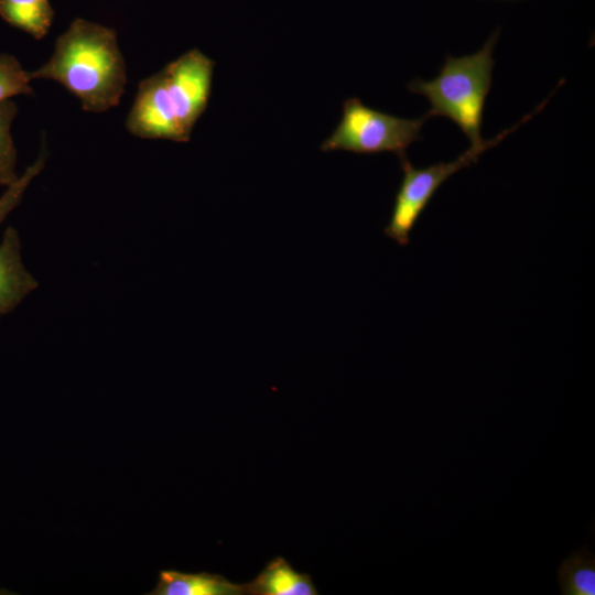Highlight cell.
Wrapping results in <instances>:
<instances>
[{
	"label": "cell",
	"mask_w": 595,
	"mask_h": 595,
	"mask_svg": "<svg viewBox=\"0 0 595 595\" xmlns=\"http://www.w3.org/2000/svg\"><path fill=\"white\" fill-rule=\"evenodd\" d=\"M29 76L61 84L85 111L98 113L117 107L127 85L116 31L80 18L56 39L48 61Z\"/></svg>",
	"instance_id": "1"
},
{
	"label": "cell",
	"mask_w": 595,
	"mask_h": 595,
	"mask_svg": "<svg viewBox=\"0 0 595 595\" xmlns=\"http://www.w3.org/2000/svg\"><path fill=\"white\" fill-rule=\"evenodd\" d=\"M499 31L472 55L447 56L440 74L432 80H412L408 89L425 96L431 109L426 117H447L453 120L470 141V145L484 142L480 136L483 110L491 86L495 65L493 52Z\"/></svg>",
	"instance_id": "2"
},
{
	"label": "cell",
	"mask_w": 595,
	"mask_h": 595,
	"mask_svg": "<svg viewBox=\"0 0 595 595\" xmlns=\"http://www.w3.org/2000/svg\"><path fill=\"white\" fill-rule=\"evenodd\" d=\"M426 119V115L418 119L399 118L367 107L358 98H348L338 125L321 150L360 154L393 152L402 160L407 158L408 147L422 139L421 129Z\"/></svg>",
	"instance_id": "3"
},
{
	"label": "cell",
	"mask_w": 595,
	"mask_h": 595,
	"mask_svg": "<svg viewBox=\"0 0 595 595\" xmlns=\"http://www.w3.org/2000/svg\"><path fill=\"white\" fill-rule=\"evenodd\" d=\"M545 104L547 100L533 112L522 118L516 126L505 130L494 139L484 141L479 145H470L467 151L452 162H440L428 167L418 169L412 166L407 158L400 160L403 176L394 197L390 220L385 228V234L401 246L408 245L412 228L440 186L455 172L476 162L485 150L497 144L507 134L529 120Z\"/></svg>",
	"instance_id": "4"
},
{
	"label": "cell",
	"mask_w": 595,
	"mask_h": 595,
	"mask_svg": "<svg viewBox=\"0 0 595 595\" xmlns=\"http://www.w3.org/2000/svg\"><path fill=\"white\" fill-rule=\"evenodd\" d=\"M214 66L207 55L192 48L161 69L178 123L190 139L196 121L207 107Z\"/></svg>",
	"instance_id": "5"
},
{
	"label": "cell",
	"mask_w": 595,
	"mask_h": 595,
	"mask_svg": "<svg viewBox=\"0 0 595 595\" xmlns=\"http://www.w3.org/2000/svg\"><path fill=\"white\" fill-rule=\"evenodd\" d=\"M129 133L142 139H164L187 142L169 99L162 71L142 79L127 116Z\"/></svg>",
	"instance_id": "6"
},
{
	"label": "cell",
	"mask_w": 595,
	"mask_h": 595,
	"mask_svg": "<svg viewBox=\"0 0 595 595\" xmlns=\"http://www.w3.org/2000/svg\"><path fill=\"white\" fill-rule=\"evenodd\" d=\"M37 286L23 264L19 234L8 227L0 242V316L13 311Z\"/></svg>",
	"instance_id": "7"
},
{
	"label": "cell",
	"mask_w": 595,
	"mask_h": 595,
	"mask_svg": "<svg viewBox=\"0 0 595 595\" xmlns=\"http://www.w3.org/2000/svg\"><path fill=\"white\" fill-rule=\"evenodd\" d=\"M148 595H242L246 585L235 584L220 574L185 573L175 570L159 572L155 587Z\"/></svg>",
	"instance_id": "8"
},
{
	"label": "cell",
	"mask_w": 595,
	"mask_h": 595,
	"mask_svg": "<svg viewBox=\"0 0 595 595\" xmlns=\"http://www.w3.org/2000/svg\"><path fill=\"white\" fill-rule=\"evenodd\" d=\"M251 595H317L311 576L296 572L283 558L270 561L258 576L246 584Z\"/></svg>",
	"instance_id": "9"
},
{
	"label": "cell",
	"mask_w": 595,
	"mask_h": 595,
	"mask_svg": "<svg viewBox=\"0 0 595 595\" xmlns=\"http://www.w3.org/2000/svg\"><path fill=\"white\" fill-rule=\"evenodd\" d=\"M0 17L10 25L41 40L51 29L54 10L50 0H0Z\"/></svg>",
	"instance_id": "10"
},
{
	"label": "cell",
	"mask_w": 595,
	"mask_h": 595,
	"mask_svg": "<svg viewBox=\"0 0 595 595\" xmlns=\"http://www.w3.org/2000/svg\"><path fill=\"white\" fill-rule=\"evenodd\" d=\"M558 582L562 595H595V556L587 545L561 562Z\"/></svg>",
	"instance_id": "11"
},
{
	"label": "cell",
	"mask_w": 595,
	"mask_h": 595,
	"mask_svg": "<svg viewBox=\"0 0 595 595\" xmlns=\"http://www.w3.org/2000/svg\"><path fill=\"white\" fill-rule=\"evenodd\" d=\"M17 112L18 107L12 100L0 102V186L6 187L19 177L15 172L17 150L10 132Z\"/></svg>",
	"instance_id": "12"
},
{
	"label": "cell",
	"mask_w": 595,
	"mask_h": 595,
	"mask_svg": "<svg viewBox=\"0 0 595 595\" xmlns=\"http://www.w3.org/2000/svg\"><path fill=\"white\" fill-rule=\"evenodd\" d=\"M47 159V152L43 145L36 159L19 175L18 180L6 187L0 196V225L6 217L21 203L22 197L33 182V180L43 171Z\"/></svg>",
	"instance_id": "13"
},
{
	"label": "cell",
	"mask_w": 595,
	"mask_h": 595,
	"mask_svg": "<svg viewBox=\"0 0 595 595\" xmlns=\"http://www.w3.org/2000/svg\"><path fill=\"white\" fill-rule=\"evenodd\" d=\"M29 72L10 54H0V102L18 95H31Z\"/></svg>",
	"instance_id": "14"
},
{
	"label": "cell",
	"mask_w": 595,
	"mask_h": 595,
	"mask_svg": "<svg viewBox=\"0 0 595 595\" xmlns=\"http://www.w3.org/2000/svg\"><path fill=\"white\" fill-rule=\"evenodd\" d=\"M2 594H12L11 592H7L6 589L0 588V595Z\"/></svg>",
	"instance_id": "15"
}]
</instances>
